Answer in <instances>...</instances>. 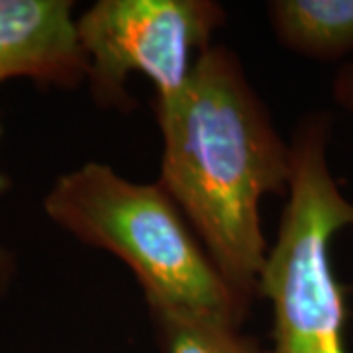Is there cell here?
<instances>
[{
    "mask_svg": "<svg viewBox=\"0 0 353 353\" xmlns=\"http://www.w3.org/2000/svg\"><path fill=\"white\" fill-rule=\"evenodd\" d=\"M153 114L163 139L157 183L224 281L253 306L269 252L261 201L289 196L290 141L226 46L201 53L181 97L153 104Z\"/></svg>",
    "mask_w": 353,
    "mask_h": 353,
    "instance_id": "6da1fadb",
    "label": "cell"
},
{
    "mask_svg": "<svg viewBox=\"0 0 353 353\" xmlns=\"http://www.w3.org/2000/svg\"><path fill=\"white\" fill-rule=\"evenodd\" d=\"M43 212L83 245L126 265L150 312H192L238 324L252 312L157 181L138 183L110 165L88 161L53 181Z\"/></svg>",
    "mask_w": 353,
    "mask_h": 353,
    "instance_id": "7a4b0ae2",
    "label": "cell"
},
{
    "mask_svg": "<svg viewBox=\"0 0 353 353\" xmlns=\"http://www.w3.org/2000/svg\"><path fill=\"white\" fill-rule=\"evenodd\" d=\"M330 139L326 112L306 114L290 138L289 196L257 287L273 312L271 353H350L345 290L334 271L332 240L353 228V202L332 175Z\"/></svg>",
    "mask_w": 353,
    "mask_h": 353,
    "instance_id": "3957f363",
    "label": "cell"
},
{
    "mask_svg": "<svg viewBox=\"0 0 353 353\" xmlns=\"http://www.w3.org/2000/svg\"><path fill=\"white\" fill-rule=\"evenodd\" d=\"M214 0H99L75 18L87 59V87L104 110L132 112L130 75L148 77L153 104H169L187 88L201 53L226 24Z\"/></svg>",
    "mask_w": 353,
    "mask_h": 353,
    "instance_id": "277c9868",
    "label": "cell"
},
{
    "mask_svg": "<svg viewBox=\"0 0 353 353\" xmlns=\"http://www.w3.org/2000/svg\"><path fill=\"white\" fill-rule=\"evenodd\" d=\"M71 0H0V83L26 79L38 88L75 90L87 59Z\"/></svg>",
    "mask_w": 353,
    "mask_h": 353,
    "instance_id": "5b68a950",
    "label": "cell"
},
{
    "mask_svg": "<svg viewBox=\"0 0 353 353\" xmlns=\"http://www.w3.org/2000/svg\"><path fill=\"white\" fill-rule=\"evenodd\" d=\"M267 18L290 53L314 61L353 55V0H271Z\"/></svg>",
    "mask_w": 353,
    "mask_h": 353,
    "instance_id": "8992f818",
    "label": "cell"
},
{
    "mask_svg": "<svg viewBox=\"0 0 353 353\" xmlns=\"http://www.w3.org/2000/svg\"><path fill=\"white\" fill-rule=\"evenodd\" d=\"M161 353H271L243 324L218 316L150 312Z\"/></svg>",
    "mask_w": 353,
    "mask_h": 353,
    "instance_id": "52a82bcc",
    "label": "cell"
},
{
    "mask_svg": "<svg viewBox=\"0 0 353 353\" xmlns=\"http://www.w3.org/2000/svg\"><path fill=\"white\" fill-rule=\"evenodd\" d=\"M0 136H2V124H0ZM12 187V179L0 173V194H4L6 190ZM18 275V259L14 255L12 250L0 245V299L6 296L12 289L14 281Z\"/></svg>",
    "mask_w": 353,
    "mask_h": 353,
    "instance_id": "ba28073f",
    "label": "cell"
},
{
    "mask_svg": "<svg viewBox=\"0 0 353 353\" xmlns=\"http://www.w3.org/2000/svg\"><path fill=\"white\" fill-rule=\"evenodd\" d=\"M332 94L341 108L353 112V61L343 65L332 83Z\"/></svg>",
    "mask_w": 353,
    "mask_h": 353,
    "instance_id": "9c48e42d",
    "label": "cell"
}]
</instances>
